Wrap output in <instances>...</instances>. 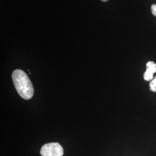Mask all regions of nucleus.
Segmentation results:
<instances>
[{"label": "nucleus", "mask_w": 156, "mask_h": 156, "mask_svg": "<svg viewBox=\"0 0 156 156\" xmlns=\"http://www.w3.org/2000/svg\"><path fill=\"white\" fill-rule=\"evenodd\" d=\"M101 1H103V2H106V1H108V0H101Z\"/></svg>", "instance_id": "obj_6"}, {"label": "nucleus", "mask_w": 156, "mask_h": 156, "mask_svg": "<svg viewBox=\"0 0 156 156\" xmlns=\"http://www.w3.org/2000/svg\"><path fill=\"white\" fill-rule=\"evenodd\" d=\"M149 86H150V90L151 91L156 93V76L151 81Z\"/></svg>", "instance_id": "obj_4"}, {"label": "nucleus", "mask_w": 156, "mask_h": 156, "mask_svg": "<svg viewBox=\"0 0 156 156\" xmlns=\"http://www.w3.org/2000/svg\"><path fill=\"white\" fill-rule=\"evenodd\" d=\"M151 10L152 14L156 17V4H153L151 6Z\"/></svg>", "instance_id": "obj_5"}, {"label": "nucleus", "mask_w": 156, "mask_h": 156, "mask_svg": "<svg viewBox=\"0 0 156 156\" xmlns=\"http://www.w3.org/2000/svg\"><path fill=\"white\" fill-rule=\"evenodd\" d=\"M12 78L19 95L24 100L31 99L34 90L33 84L26 73L21 69H16L12 73Z\"/></svg>", "instance_id": "obj_1"}, {"label": "nucleus", "mask_w": 156, "mask_h": 156, "mask_svg": "<svg viewBox=\"0 0 156 156\" xmlns=\"http://www.w3.org/2000/svg\"><path fill=\"white\" fill-rule=\"evenodd\" d=\"M40 153L42 156H62L64 150L58 143L53 142L42 146Z\"/></svg>", "instance_id": "obj_2"}, {"label": "nucleus", "mask_w": 156, "mask_h": 156, "mask_svg": "<svg viewBox=\"0 0 156 156\" xmlns=\"http://www.w3.org/2000/svg\"><path fill=\"white\" fill-rule=\"evenodd\" d=\"M156 73V64L153 62H147L146 71L144 74V78L146 81H151L153 79L154 73Z\"/></svg>", "instance_id": "obj_3"}]
</instances>
